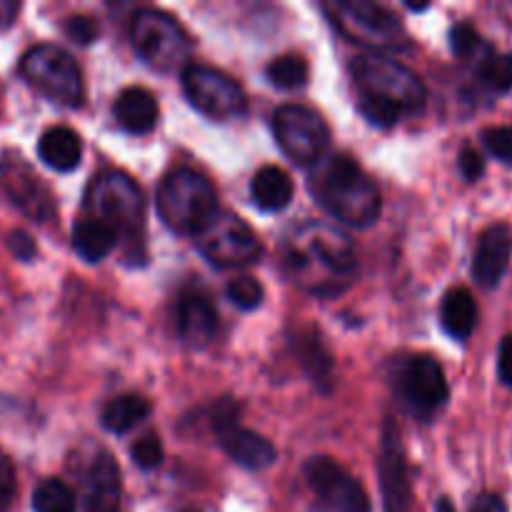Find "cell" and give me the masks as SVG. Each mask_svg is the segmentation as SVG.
<instances>
[{"label":"cell","instance_id":"obj_28","mask_svg":"<svg viewBox=\"0 0 512 512\" xmlns=\"http://www.w3.org/2000/svg\"><path fill=\"white\" fill-rule=\"evenodd\" d=\"M35 512H75V495L63 480H45L33 493Z\"/></svg>","mask_w":512,"mask_h":512},{"label":"cell","instance_id":"obj_27","mask_svg":"<svg viewBox=\"0 0 512 512\" xmlns=\"http://www.w3.org/2000/svg\"><path fill=\"white\" fill-rule=\"evenodd\" d=\"M270 83L280 90H298L308 85L310 68L300 55H280L265 68Z\"/></svg>","mask_w":512,"mask_h":512},{"label":"cell","instance_id":"obj_21","mask_svg":"<svg viewBox=\"0 0 512 512\" xmlns=\"http://www.w3.org/2000/svg\"><path fill=\"white\" fill-rule=\"evenodd\" d=\"M38 155L48 168L60 170V173H70L80 165L83 158V143H80L78 133H73L65 125H55V128L45 130L40 135Z\"/></svg>","mask_w":512,"mask_h":512},{"label":"cell","instance_id":"obj_10","mask_svg":"<svg viewBox=\"0 0 512 512\" xmlns=\"http://www.w3.org/2000/svg\"><path fill=\"white\" fill-rule=\"evenodd\" d=\"M183 90L198 113L213 120H233L248 110V95L230 75L208 65H185Z\"/></svg>","mask_w":512,"mask_h":512},{"label":"cell","instance_id":"obj_1","mask_svg":"<svg viewBox=\"0 0 512 512\" xmlns=\"http://www.w3.org/2000/svg\"><path fill=\"white\" fill-rule=\"evenodd\" d=\"M353 78L358 110L368 123L393 128L403 115L423 113L428 100L423 80L390 55L368 53L355 58Z\"/></svg>","mask_w":512,"mask_h":512},{"label":"cell","instance_id":"obj_12","mask_svg":"<svg viewBox=\"0 0 512 512\" xmlns=\"http://www.w3.org/2000/svg\"><path fill=\"white\" fill-rule=\"evenodd\" d=\"M398 395L405 410L418 418H433L448 403V380L443 365L430 355H415L405 360L398 373Z\"/></svg>","mask_w":512,"mask_h":512},{"label":"cell","instance_id":"obj_16","mask_svg":"<svg viewBox=\"0 0 512 512\" xmlns=\"http://www.w3.org/2000/svg\"><path fill=\"white\" fill-rule=\"evenodd\" d=\"M78 480L85 512H118L120 468L108 450L98 445L90 448V455L78 468Z\"/></svg>","mask_w":512,"mask_h":512},{"label":"cell","instance_id":"obj_8","mask_svg":"<svg viewBox=\"0 0 512 512\" xmlns=\"http://www.w3.org/2000/svg\"><path fill=\"white\" fill-rule=\"evenodd\" d=\"M20 73L35 90L65 108H78L83 103L85 85L78 63L58 45H35L20 60Z\"/></svg>","mask_w":512,"mask_h":512},{"label":"cell","instance_id":"obj_13","mask_svg":"<svg viewBox=\"0 0 512 512\" xmlns=\"http://www.w3.org/2000/svg\"><path fill=\"white\" fill-rule=\"evenodd\" d=\"M0 185H3L10 203L35 223H48L55 215L53 193L20 155H3V160H0Z\"/></svg>","mask_w":512,"mask_h":512},{"label":"cell","instance_id":"obj_35","mask_svg":"<svg viewBox=\"0 0 512 512\" xmlns=\"http://www.w3.org/2000/svg\"><path fill=\"white\" fill-rule=\"evenodd\" d=\"M98 23L90 18H85V15H75V18H68L65 20V35H68L73 43H80V45H90L95 38H98Z\"/></svg>","mask_w":512,"mask_h":512},{"label":"cell","instance_id":"obj_41","mask_svg":"<svg viewBox=\"0 0 512 512\" xmlns=\"http://www.w3.org/2000/svg\"><path fill=\"white\" fill-rule=\"evenodd\" d=\"M408 8H410V10H418V13H420V10H428V5H415V3H408Z\"/></svg>","mask_w":512,"mask_h":512},{"label":"cell","instance_id":"obj_3","mask_svg":"<svg viewBox=\"0 0 512 512\" xmlns=\"http://www.w3.org/2000/svg\"><path fill=\"white\" fill-rule=\"evenodd\" d=\"M308 188L313 198L340 223L368 228L380 218L383 198L378 185L350 155L333 153L320 158L310 173Z\"/></svg>","mask_w":512,"mask_h":512},{"label":"cell","instance_id":"obj_18","mask_svg":"<svg viewBox=\"0 0 512 512\" xmlns=\"http://www.w3.org/2000/svg\"><path fill=\"white\" fill-rule=\"evenodd\" d=\"M218 330V313L208 295L200 290H188L180 295L178 303V338L188 348H208Z\"/></svg>","mask_w":512,"mask_h":512},{"label":"cell","instance_id":"obj_36","mask_svg":"<svg viewBox=\"0 0 512 512\" xmlns=\"http://www.w3.org/2000/svg\"><path fill=\"white\" fill-rule=\"evenodd\" d=\"M8 248H10V253H13L18 260H23V263L33 260L35 253H38V248H35V240L30 238L28 233H23V230H13V233L8 235Z\"/></svg>","mask_w":512,"mask_h":512},{"label":"cell","instance_id":"obj_11","mask_svg":"<svg viewBox=\"0 0 512 512\" xmlns=\"http://www.w3.org/2000/svg\"><path fill=\"white\" fill-rule=\"evenodd\" d=\"M273 133L280 150L298 165H315L330 145L328 123L303 105H283L275 110Z\"/></svg>","mask_w":512,"mask_h":512},{"label":"cell","instance_id":"obj_4","mask_svg":"<svg viewBox=\"0 0 512 512\" xmlns=\"http://www.w3.org/2000/svg\"><path fill=\"white\" fill-rule=\"evenodd\" d=\"M85 210L90 218L103 220L125 240L130 250L143 258L145 240V198L133 178L125 173H103L90 183L85 195Z\"/></svg>","mask_w":512,"mask_h":512},{"label":"cell","instance_id":"obj_40","mask_svg":"<svg viewBox=\"0 0 512 512\" xmlns=\"http://www.w3.org/2000/svg\"><path fill=\"white\" fill-rule=\"evenodd\" d=\"M435 512H455V508L448 498H440L438 505H435Z\"/></svg>","mask_w":512,"mask_h":512},{"label":"cell","instance_id":"obj_22","mask_svg":"<svg viewBox=\"0 0 512 512\" xmlns=\"http://www.w3.org/2000/svg\"><path fill=\"white\" fill-rule=\"evenodd\" d=\"M250 195L260 210L278 213V210L288 208L293 200V180L278 165H265L250 180Z\"/></svg>","mask_w":512,"mask_h":512},{"label":"cell","instance_id":"obj_34","mask_svg":"<svg viewBox=\"0 0 512 512\" xmlns=\"http://www.w3.org/2000/svg\"><path fill=\"white\" fill-rule=\"evenodd\" d=\"M15 493H18V483H15V470L8 455L0 450V512H8L13 505Z\"/></svg>","mask_w":512,"mask_h":512},{"label":"cell","instance_id":"obj_33","mask_svg":"<svg viewBox=\"0 0 512 512\" xmlns=\"http://www.w3.org/2000/svg\"><path fill=\"white\" fill-rule=\"evenodd\" d=\"M450 45H453V53L458 55V58H470V55L480 48V35L475 33L473 25L460 23L455 25L453 33H450Z\"/></svg>","mask_w":512,"mask_h":512},{"label":"cell","instance_id":"obj_24","mask_svg":"<svg viewBox=\"0 0 512 512\" xmlns=\"http://www.w3.org/2000/svg\"><path fill=\"white\" fill-rule=\"evenodd\" d=\"M115 245H118V235L103 220L85 218L73 228V248L85 263H100L113 253Z\"/></svg>","mask_w":512,"mask_h":512},{"label":"cell","instance_id":"obj_19","mask_svg":"<svg viewBox=\"0 0 512 512\" xmlns=\"http://www.w3.org/2000/svg\"><path fill=\"white\" fill-rule=\"evenodd\" d=\"M218 438L225 455H228L235 465H240V468L245 470H265L275 463V458H278L273 443L265 440L263 435L253 433V430H245L235 425V428L218 433Z\"/></svg>","mask_w":512,"mask_h":512},{"label":"cell","instance_id":"obj_7","mask_svg":"<svg viewBox=\"0 0 512 512\" xmlns=\"http://www.w3.org/2000/svg\"><path fill=\"white\" fill-rule=\"evenodd\" d=\"M130 40L138 58L160 73H173L183 68L193 50L183 25L173 15L153 8L135 13L130 23Z\"/></svg>","mask_w":512,"mask_h":512},{"label":"cell","instance_id":"obj_20","mask_svg":"<svg viewBox=\"0 0 512 512\" xmlns=\"http://www.w3.org/2000/svg\"><path fill=\"white\" fill-rule=\"evenodd\" d=\"M115 120L125 133L145 135L158 123V100L145 88H125L113 105Z\"/></svg>","mask_w":512,"mask_h":512},{"label":"cell","instance_id":"obj_9","mask_svg":"<svg viewBox=\"0 0 512 512\" xmlns=\"http://www.w3.org/2000/svg\"><path fill=\"white\" fill-rule=\"evenodd\" d=\"M198 250L218 268L250 265L263 255V243L243 218L233 213H220L195 235Z\"/></svg>","mask_w":512,"mask_h":512},{"label":"cell","instance_id":"obj_5","mask_svg":"<svg viewBox=\"0 0 512 512\" xmlns=\"http://www.w3.org/2000/svg\"><path fill=\"white\" fill-rule=\"evenodd\" d=\"M158 215L173 233L198 235L218 215V198L208 180L190 168H178L160 183Z\"/></svg>","mask_w":512,"mask_h":512},{"label":"cell","instance_id":"obj_15","mask_svg":"<svg viewBox=\"0 0 512 512\" xmlns=\"http://www.w3.org/2000/svg\"><path fill=\"white\" fill-rule=\"evenodd\" d=\"M380 495H383L385 512H410L413 510V488H410L405 448L400 440V430L393 420L383 425L378 455Z\"/></svg>","mask_w":512,"mask_h":512},{"label":"cell","instance_id":"obj_23","mask_svg":"<svg viewBox=\"0 0 512 512\" xmlns=\"http://www.w3.org/2000/svg\"><path fill=\"white\" fill-rule=\"evenodd\" d=\"M440 325L453 340H468L478 325V305L465 288H453L445 293L440 305Z\"/></svg>","mask_w":512,"mask_h":512},{"label":"cell","instance_id":"obj_38","mask_svg":"<svg viewBox=\"0 0 512 512\" xmlns=\"http://www.w3.org/2000/svg\"><path fill=\"white\" fill-rule=\"evenodd\" d=\"M498 375L505 385L512 390V335H505L500 343L498 353Z\"/></svg>","mask_w":512,"mask_h":512},{"label":"cell","instance_id":"obj_25","mask_svg":"<svg viewBox=\"0 0 512 512\" xmlns=\"http://www.w3.org/2000/svg\"><path fill=\"white\" fill-rule=\"evenodd\" d=\"M150 415V403L143 398V395H135V393H128V395H118V398L110 400L108 405L103 408V413H100V423H103V428L108 430V433H128L130 428H135V425L140 423V420H145Z\"/></svg>","mask_w":512,"mask_h":512},{"label":"cell","instance_id":"obj_39","mask_svg":"<svg viewBox=\"0 0 512 512\" xmlns=\"http://www.w3.org/2000/svg\"><path fill=\"white\" fill-rule=\"evenodd\" d=\"M470 512H508V505H505V500L500 495L483 493L473 500Z\"/></svg>","mask_w":512,"mask_h":512},{"label":"cell","instance_id":"obj_14","mask_svg":"<svg viewBox=\"0 0 512 512\" xmlns=\"http://www.w3.org/2000/svg\"><path fill=\"white\" fill-rule=\"evenodd\" d=\"M310 488L335 512H370V498L358 478L348 473L338 460L318 455L305 463Z\"/></svg>","mask_w":512,"mask_h":512},{"label":"cell","instance_id":"obj_37","mask_svg":"<svg viewBox=\"0 0 512 512\" xmlns=\"http://www.w3.org/2000/svg\"><path fill=\"white\" fill-rule=\"evenodd\" d=\"M458 165H460V173H463V178L468 180V183H475L485 170L483 158H480V153H475L473 148H465L463 153H460Z\"/></svg>","mask_w":512,"mask_h":512},{"label":"cell","instance_id":"obj_42","mask_svg":"<svg viewBox=\"0 0 512 512\" xmlns=\"http://www.w3.org/2000/svg\"><path fill=\"white\" fill-rule=\"evenodd\" d=\"M183 512H195V510H183Z\"/></svg>","mask_w":512,"mask_h":512},{"label":"cell","instance_id":"obj_26","mask_svg":"<svg viewBox=\"0 0 512 512\" xmlns=\"http://www.w3.org/2000/svg\"><path fill=\"white\" fill-rule=\"evenodd\" d=\"M295 350H298L300 363H303L305 373L313 378V383H328L333 375V355L328 353L318 330L295 335Z\"/></svg>","mask_w":512,"mask_h":512},{"label":"cell","instance_id":"obj_2","mask_svg":"<svg viewBox=\"0 0 512 512\" xmlns=\"http://www.w3.org/2000/svg\"><path fill=\"white\" fill-rule=\"evenodd\" d=\"M283 265L308 293L333 295L348 288L358 263L348 235L323 223H305L285 240Z\"/></svg>","mask_w":512,"mask_h":512},{"label":"cell","instance_id":"obj_29","mask_svg":"<svg viewBox=\"0 0 512 512\" xmlns=\"http://www.w3.org/2000/svg\"><path fill=\"white\" fill-rule=\"evenodd\" d=\"M478 78L493 93H508L512 88V53L485 55L478 65Z\"/></svg>","mask_w":512,"mask_h":512},{"label":"cell","instance_id":"obj_32","mask_svg":"<svg viewBox=\"0 0 512 512\" xmlns=\"http://www.w3.org/2000/svg\"><path fill=\"white\" fill-rule=\"evenodd\" d=\"M483 143L495 158L512 165V128H488L483 133Z\"/></svg>","mask_w":512,"mask_h":512},{"label":"cell","instance_id":"obj_17","mask_svg":"<svg viewBox=\"0 0 512 512\" xmlns=\"http://www.w3.org/2000/svg\"><path fill=\"white\" fill-rule=\"evenodd\" d=\"M512 258V230L510 225L495 223L480 235L473 258V278L483 288H495L505 278Z\"/></svg>","mask_w":512,"mask_h":512},{"label":"cell","instance_id":"obj_31","mask_svg":"<svg viewBox=\"0 0 512 512\" xmlns=\"http://www.w3.org/2000/svg\"><path fill=\"white\" fill-rule=\"evenodd\" d=\"M130 458H133V463L138 465L140 470L160 468V465H163V458H165L163 440H160L155 433L143 435V438H140L138 443L130 448Z\"/></svg>","mask_w":512,"mask_h":512},{"label":"cell","instance_id":"obj_30","mask_svg":"<svg viewBox=\"0 0 512 512\" xmlns=\"http://www.w3.org/2000/svg\"><path fill=\"white\" fill-rule=\"evenodd\" d=\"M263 298L265 290L263 285H260V280L255 278H238L228 285V300L235 308L245 310V313L258 310L260 305H263Z\"/></svg>","mask_w":512,"mask_h":512},{"label":"cell","instance_id":"obj_6","mask_svg":"<svg viewBox=\"0 0 512 512\" xmlns=\"http://www.w3.org/2000/svg\"><path fill=\"white\" fill-rule=\"evenodd\" d=\"M323 10L328 13L333 28L350 43H358L375 53L408 48L403 23L383 5L368 0H338V3H325Z\"/></svg>","mask_w":512,"mask_h":512}]
</instances>
